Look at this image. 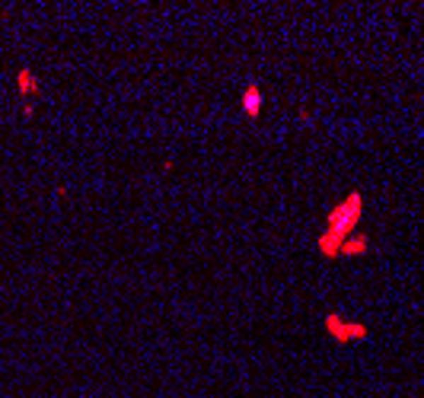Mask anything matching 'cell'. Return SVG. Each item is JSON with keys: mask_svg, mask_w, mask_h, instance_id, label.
<instances>
[{"mask_svg": "<svg viewBox=\"0 0 424 398\" xmlns=\"http://www.w3.org/2000/svg\"><path fill=\"white\" fill-rule=\"evenodd\" d=\"M262 103H265L262 90H258L256 83H246V86H243V96H239V105H243V115L256 122V118L262 115Z\"/></svg>", "mask_w": 424, "mask_h": 398, "instance_id": "obj_3", "label": "cell"}, {"mask_svg": "<svg viewBox=\"0 0 424 398\" xmlns=\"http://www.w3.org/2000/svg\"><path fill=\"white\" fill-rule=\"evenodd\" d=\"M326 332L332 334L335 344H351V341H364L367 338V325H364V322H345L338 312L326 315Z\"/></svg>", "mask_w": 424, "mask_h": 398, "instance_id": "obj_2", "label": "cell"}, {"mask_svg": "<svg viewBox=\"0 0 424 398\" xmlns=\"http://www.w3.org/2000/svg\"><path fill=\"white\" fill-rule=\"evenodd\" d=\"M23 118H26V122H33V118H35V105L33 103L23 105Z\"/></svg>", "mask_w": 424, "mask_h": 398, "instance_id": "obj_6", "label": "cell"}, {"mask_svg": "<svg viewBox=\"0 0 424 398\" xmlns=\"http://www.w3.org/2000/svg\"><path fill=\"white\" fill-rule=\"evenodd\" d=\"M367 249H370V239L360 236V233H354V236H348L345 242H341V255H348V258L367 255Z\"/></svg>", "mask_w": 424, "mask_h": 398, "instance_id": "obj_5", "label": "cell"}, {"mask_svg": "<svg viewBox=\"0 0 424 398\" xmlns=\"http://www.w3.org/2000/svg\"><path fill=\"white\" fill-rule=\"evenodd\" d=\"M16 93H20L23 99H29V96H35V93H42V80L35 77L33 67H20V71H16Z\"/></svg>", "mask_w": 424, "mask_h": 398, "instance_id": "obj_4", "label": "cell"}, {"mask_svg": "<svg viewBox=\"0 0 424 398\" xmlns=\"http://www.w3.org/2000/svg\"><path fill=\"white\" fill-rule=\"evenodd\" d=\"M360 213H364L360 192H351L348 198H341L338 204L332 207V213H328V220H326V233L319 236L322 255L341 258V242H345L348 236H354V230H357V223H360Z\"/></svg>", "mask_w": 424, "mask_h": 398, "instance_id": "obj_1", "label": "cell"}]
</instances>
